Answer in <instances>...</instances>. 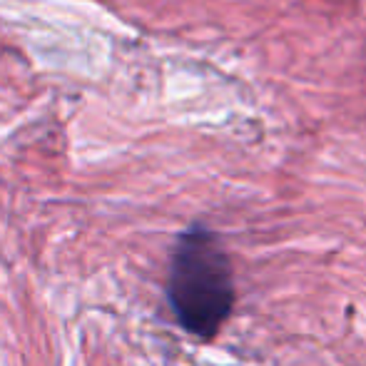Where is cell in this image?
<instances>
[{
    "mask_svg": "<svg viewBox=\"0 0 366 366\" xmlns=\"http://www.w3.org/2000/svg\"><path fill=\"white\" fill-rule=\"evenodd\" d=\"M167 302L177 324L197 339L217 337L234 307L232 262L219 234L189 224L174 242L167 272Z\"/></svg>",
    "mask_w": 366,
    "mask_h": 366,
    "instance_id": "cell-1",
    "label": "cell"
}]
</instances>
